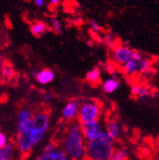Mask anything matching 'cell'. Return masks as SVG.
Returning <instances> with one entry per match:
<instances>
[{"instance_id":"obj_24","label":"cell","mask_w":159,"mask_h":160,"mask_svg":"<svg viewBox=\"0 0 159 160\" xmlns=\"http://www.w3.org/2000/svg\"><path fill=\"white\" fill-rule=\"evenodd\" d=\"M89 27L91 28V30L93 31L94 33H99L100 31H101V27L100 25L98 23L97 21H95V20H91L89 22Z\"/></svg>"},{"instance_id":"obj_25","label":"cell","mask_w":159,"mask_h":160,"mask_svg":"<svg viewBox=\"0 0 159 160\" xmlns=\"http://www.w3.org/2000/svg\"><path fill=\"white\" fill-rule=\"evenodd\" d=\"M8 142H8L7 135L5 133H3L2 131H0V148H3Z\"/></svg>"},{"instance_id":"obj_29","label":"cell","mask_w":159,"mask_h":160,"mask_svg":"<svg viewBox=\"0 0 159 160\" xmlns=\"http://www.w3.org/2000/svg\"><path fill=\"white\" fill-rule=\"evenodd\" d=\"M154 95L156 96V97H158V98H159V90H158L157 92H155V93H154Z\"/></svg>"},{"instance_id":"obj_23","label":"cell","mask_w":159,"mask_h":160,"mask_svg":"<svg viewBox=\"0 0 159 160\" xmlns=\"http://www.w3.org/2000/svg\"><path fill=\"white\" fill-rule=\"evenodd\" d=\"M138 66H139V72L142 73L147 71V69L152 68V61L148 58H142L138 61Z\"/></svg>"},{"instance_id":"obj_2","label":"cell","mask_w":159,"mask_h":160,"mask_svg":"<svg viewBox=\"0 0 159 160\" xmlns=\"http://www.w3.org/2000/svg\"><path fill=\"white\" fill-rule=\"evenodd\" d=\"M115 148V140L105 129L98 139L87 142L86 157L92 160H110Z\"/></svg>"},{"instance_id":"obj_11","label":"cell","mask_w":159,"mask_h":160,"mask_svg":"<svg viewBox=\"0 0 159 160\" xmlns=\"http://www.w3.org/2000/svg\"><path fill=\"white\" fill-rule=\"evenodd\" d=\"M119 86H120V79H119V75L117 74L116 71H112L111 72V76L107 79H106L102 84V90L105 93L111 94L115 92Z\"/></svg>"},{"instance_id":"obj_5","label":"cell","mask_w":159,"mask_h":160,"mask_svg":"<svg viewBox=\"0 0 159 160\" xmlns=\"http://www.w3.org/2000/svg\"><path fill=\"white\" fill-rule=\"evenodd\" d=\"M35 160H69V158L57 142H50L44 146Z\"/></svg>"},{"instance_id":"obj_14","label":"cell","mask_w":159,"mask_h":160,"mask_svg":"<svg viewBox=\"0 0 159 160\" xmlns=\"http://www.w3.org/2000/svg\"><path fill=\"white\" fill-rule=\"evenodd\" d=\"M48 30V23L42 21H35L30 25V32L35 37H42Z\"/></svg>"},{"instance_id":"obj_19","label":"cell","mask_w":159,"mask_h":160,"mask_svg":"<svg viewBox=\"0 0 159 160\" xmlns=\"http://www.w3.org/2000/svg\"><path fill=\"white\" fill-rule=\"evenodd\" d=\"M129 153L128 150L122 147H116L110 160H129Z\"/></svg>"},{"instance_id":"obj_8","label":"cell","mask_w":159,"mask_h":160,"mask_svg":"<svg viewBox=\"0 0 159 160\" xmlns=\"http://www.w3.org/2000/svg\"><path fill=\"white\" fill-rule=\"evenodd\" d=\"M82 132L87 142L94 141L100 137L102 132L105 130V124H102L101 120H97L91 123L81 125Z\"/></svg>"},{"instance_id":"obj_4","label":"cell","mask_w":159,"mask_h":160,"mask_svg":"<svg viewBox=\"0 0 159 160\" xmlns=\"http://www.w3.org/2000/svg\"><path fill=\"white\" fill-rule=\"evenodd\" d=\"M102 108L99 102L95 100H85L81 102L77 120L81 125L100 120Z\"/></svg>"},{"instance_id":"obj_28","label":"cell","mask_w":159,"mask_h":160,"mask_svg":"<svg viewBox=\"0 0 159 160\" xmlns=\"http://www.w3.org/2000/svg\"><path fill=\"white\" fill-rule=\"evenodd\" d=\"M153 73H154V71H153V69H152V68H149V69H147V71H145V72H142V74H144L145 77H148V78L152 77V76L153 75Z\"/></svg>"},{"instance_id":"obj_15","label":"cell","mask_w":159,"mask_h":160,"mask_svg":"<svg viewBox=\"0 0 159 160\" xmlns=\"http://www.w3.org/2000/svg\"><path fill=\"white\" fill-rule=\"evenodd\" d=\"M17 148L15 143L8 142L3 148H0V160H14Z\"/></svg>"},{"instance_id":"obj_16","label":"cell","mask_w":159,"mask_h":160,"mask_svg":"<svg viewBox=\"0 0 159 160\" xmlns=\"http://www.w3.org/2000/svg\"><path fill=\"white\" fill-rule=\"evenodd\" d=\"M16 71L13 66L9 62H4L0 67V76L4 80H11L15 77Z\"/></svg>"},{"instance_id":"obj_6","label":"cell","mask_w":159,"mask_h":160,"mask_svg":"<svg viewBox=\"0 0 159 160\" xmlns=\"http://www.w3.org/2000/svg\"><path fill=\"white\" fill-rule=\"evenodd\" d=\"M80 105H81V102L77 99H73V100L68 101L66 105L63 106V108L62 109V121L69 123L71 121L77 120Z\"/></svg>"},{"instance_id":"obj_20","label":"cell","mask_w":159,"mask_h":160,"mask_svg":"<svg viewBox=\"0 0 159 160\" xmlns=\"http://www.w3.org/2000/svg\"><path fill=\"white\" fill-rule=\"evenodd\" d=\"M48 26H49V29L54 31L55 33L62 34V32H63V26H62V22L59 19H57V18H50L49 22H48Z\"/></svg>"},{"instance_id":"obj_7","label":"cell","mask_w":159,"mask_h":160,"mask_svg":"<svg viewBox=\"0 0 159 160\" xmlns=\"http://www.w3.org/2000/svg\"><path fill=\"white\" fill-rule=\"evenodd\" d=\"M134 49L130 48L127 43L116 46L112 49V60L117 65L124 66L127 62L133 59Z\"/></svg>"},{"instance_id":"obj_12","label":"cell","mask_w":159,"mask_h":160,"mask_svg":"<svg viewBox=\"0 0 159 160\" xmlns=\"http://www.w3.org/2000/svg\"><path fill=\"white\" fill-rule=\"evenodd\" d=\"M33 75L36 81L41 85H47L55 79V72L50 68H43L33 71Z\"/></svg>"},{"instance_id":"obj_22","label":"cell","mask_w":159,"mask_h":160,"mask_svg":"<svg viewBox=\"0 0 159 160\" xmlns=\"http://www.w3.org/2000/svg\"><path fill=\"white\" fill-rule=\"evenodd\" d=\"M102 42L105 45H107V47L111 48V49H114V48L117 46L115 36L113 33H111V32H106L102 38Z\"/></svg>"},{"instance_id":"obj_13","label":"cell","mask_w":159,"mask_h":160,"mask_svg":"<svg viewBox=\"0 0 159 160\" xmlns=\"http://www.w3.org/2000/svg\"><path fill=\"white\" fill-rule=\"evenodd\" d=\"M132 95L139 100H146L149 97H152L154 93L149 88L142 85H134L131 89Z\"/></svg>"},{"instance_id":"obj_26","label":"cell","mask_w":159,"mask_h":160,"mask_svg":"<svg viewBox=\"0 0 159 160\" xmlns=\"http://www.w3.org/2000/svg\"><path fill=\"white\" fill-rule=\"evenodd\" d=\"M52 99H53V96H52L51 93H49V92H45V93L43 94V100H44V102H45L46 103L50 102L52 101Z\"/></svg>"},{"instance_id":"obj_27","label":"cell","mask_w":159,"mask_h":160,"mask_svg":"<svg viewBox=\"0 0 159 160\" xmlns=\"http://www.w3.org/2000/svg\"><path fill=\"white\" fill-rule=\"evenodd\" d=\"M34 5L39 7V8H42L46 5V2L44 1V0H35V1H33Z\"/></svg>"},{"instance_id":"obj_10","label":"cell","mask_w":159,"mask_h":160,"mask_svg":"<svg viewBox=\"0 0 159 160\" xmlns=\"http://www.w3.org/2000/svg\"><path fill=\"white\" fill-rule=\"evenodd\" d=\"M105 129L106 131L112 137L115 141L121 137V133H122V128L121 125L119 123L118 120L113 117V116H109L105 120Z\"/></svg>"},{"instance_id":"obj_3","label":"cell","mask_w":159,"mask_h":160,"mask_svg":"<svg viewBox=\"0 0 159 160\" xmlns=\"http://www.w3.org/2000/svg\"><path fill=\"white\" fill-rule=\"evenodd\" d=\"M45 137V133L40 131L37 128L33 126V123L28 129L18 132V136L16 137L15 146L17 148V150L21 153H28L31 151L35 146H37L39 142Z\"/></svg>"},{"instance_id":"obj_1","label":"cell","mask_w":159,"mask_h":160,"mask_svg":"<svg viewBox=\"0 0 159 160\" xmlns=\"http://www.w3.org/2000/svg\"><path fill=\"white\" fill-rule=\"evenodd\" d=\"M57 143L65 151L69 160H82L86 157L87 141L78 120L67 123Z\"/></svg>"},{"instance_id":"obj_30","label":"cell","mask_w":159,"mask_h":160,"mask_svg":"<svg viewBox=\"0 0 159 160\" xmlns=\"http://www.w3.org/2000/svg\"><path fill=\"white\" fill-rule=\"evenodd\" d=\"M82 160H92V159H90V158H88V157H85V158L82 159Z\"/></svg>"},{"instance_id":"obj_17","label":"cell","mask_w":159,"mask_h":160,"mask_svg":"<svg viewBox=\"0 0 159 160\" xmlns=\"http://www.w3.org/2000/svg\"><path fill=\"white\" fill-rule=\"evenodd\" d=\"M122 71L127 76H131V75H134L135 73L139 72L138 61L132 59L129 62H127L124 66H122Z\"/></svg>"},{"instance_id":"obj_21","label":"cell","mask_w":159,"mask_h":160,"mask_svg":"<svg viewBox=\"0 0 159 160\" xmlns=\"http://www.w3.org/2000/svg\"><path fill=\"white\" fill-rule=\"evenodd\" d=\"M33 112L32 110L28 108H22L19 110L18 112V116H17V119H18V122L20 121H26V120H28V119H31L33 117Z\"/></svg>"},{"instance_id":"obj_18","label":"cell","mask_w":159,"mask_h":160,"mask_svg":"<svg viewBox=\"0 0 159 160\" xmlns=\"http://www.w3.org/2000/svg\"><path fill=\"white\" fill-rule=\"evenodd\" d=\"M101 75H102V70L99 67L93 68L92 69H90L88 72L86 73V80L89 83H93L96 84L99 83L101 80Z\"/></svg>"},{"instance_id":"obj_9","label":"cell","mask_w":159,"mask_h":160,"mask_svg":"<svg viewBox=\"0 0 159 160\" xmlns=\"http://www.w3.org/2000/svg\"><path fill=\"white\" fill-rule=\"evenodd\" d=\"M32 123L35 128L46 134L50 127L49 113L47 111H38V112L34 113L32 117Z\"/></svg>"}]
</instances>
